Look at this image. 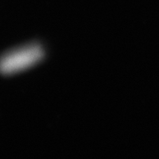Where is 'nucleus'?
<instances>
[{
	"label": "nucleus",
	"mask_w": 159,
	"mask_h": 159,
	"mask_svg": "<svg viewBox=\"0 0 159 159\" xmlns=\"http://www.w3.org/2000/svg\"><path fill=\"white\" fill-rule=\"evenodd\" d=\"M44 56V49L37 44H31L16 48L0 58V72L3 75L20 72L37 64Z\"/></svg>",
	"instance_id": "obj_1"
}]
</instances>
